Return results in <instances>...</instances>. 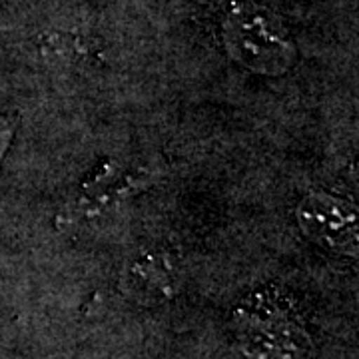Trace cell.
<instances>
[{
    "instance_id": "cell-3",
    "label": "cell",
    "mask_w": 359,
    "mask_h": 359,
    "mask_svg": "<svg viewBox=\"0 0 359 359\" xmlns=\"http://www.w3.org/2000/svg\"><path fill=\"white\" fill-rule=\"evenodd\" d=\"M150 182L152 174L148 170L140 168L128 172L120 166V162L108 160L102 166L96 168V172L86 182H82L76 192L60 208L56 216V228L70 230L100 218L122 200L148 188Z\"/></svg>"
},
{
    "instance_id": "cell-6",
    "label": "cell",
    "mask_w": 359,
    "mask_h": 359,
    "mask_svg": "<svg viewBox=\"0 0 359 359\" xmlns=\"http://www.w3.org/2000/svg\"><path fill=\"white\" fill-rule=\"evenodd\" d=\"M14 132H16V122L13 118H0V162L13 144Z\"/></svg>"
},
{
    "instance_id": "cell-2",
    "label": "cell",
    "mask_w": 359,
    "mask_h": 359,
    "mask_svg": "<svg viewBox=\"0 0 359 359\" xmlns=\"http://www.w3.org/2000/svg\"><path fill=\"white\" fill-rule=\"evenodd\" d=\"M248 351L257 358L290 359L308 346V335L290 306L276 295L257 294L238 309Z\"/></svg>"
},
{
    "instance_id": "cell-5",
    "label": "cell",
    "mask_w": 359,
    "mask_h": 359,
    "mask_svg": "<svg viewBox=\"0 0 359 359\" xmlns=\"http://www.w3.org/2000/svg\"><path fill=\"white\" fill-rule=\"evenodd\" d=\"M132 278L142 287L160 294H174V266L162 254H146L132 266Z\"/></svg>"
},
{
    "instance_id": "cell-4",
    "label": "cell",
    "mask_w": 359,
    "mask_h": 359,
    "mask_svg": "<svg viewBox=\"0 0 359 359\" xmlns=\"http://www.w3.org/2000/svg\"><path fill=\"white\" fill-rule=\"evenodd\" d=\"M297 226L325 250L358 252V210L351 202L325 192L308 194L295 212Z\"/></svg>"
},
{
    "instance_id": "cell-1",
    "label": "cell",
    "mask_w": 359,
    "mask_h": 359,
    "mask_svg": "<svg viewBox=\"0 0 359 359\" xmlns=\"http://www.w3.org/2000/svg\"><path fill=\"white\" fill-rule=\"evenodd\" d=\"M224 48L256 74L280 76L295 62V44L282 20L264 6L236 4L222 22Z\"/></svg>"
}]
</instances>
